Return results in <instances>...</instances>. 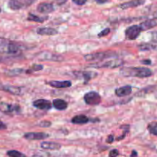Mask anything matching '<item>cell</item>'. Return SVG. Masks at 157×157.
Returning a JSON list of instances; mask_svg holds the SVG:
<instances>
[{"label":"cell","instance_id":"6da1fadb","mask_svg":"<svg viewBox=\"0 0 157 157\" xmlns=\"http://www.w3.org/2000/svg\"><path fill=\"white\" fill-rule=\"evenodd\" d=\"M121 75L124 77L146 78L153 75L152 70L146 67H123L120 71Z\"/></svg>","mask_w":157,"mask_h":157},{"label":"cell","instance_id":"7a4b0ae2","mask_svg":"<svg viewBox=\"0 0 157 157\" xmlns=\"http://www.w3.org/2000/svg\"><path fill=\"white\" fill-rule=\"evenodd\" d=\"M24 46L16 41L0 38V54L18 55L21 53Z\"/></svg>","mask_w":157,"mask_h":157},{"label":"cell","instance_id":"3957f363","mask_svg":"<svg viewBox=\"0 0 157 157\" xmlns=\"http://www.w3.org/2000/svg\"><path fill=\"white\" fill-rule=\"evenodd\" d=\"M117 58V55L115 52L112 51H106V52H99L95 53L87 54L84 55V58L87 61H101L103 60L109 59V58Z\"/></svg>","mask_w":157,"mask_h":157},{"label":"cell","instance_id":"277c9868","mask_svg":"<svg viewBox=\"0 0 157 157\" xmlns=\"http://www.w3.org/2000/svg\"><path fill=\"white\" fill-rule=\"evenodd\" d=\"M124 64V61L121 59H113L107 61L105 62L97 63V64H90L88 67H95V68H117V67H122Z\"/></svg>","mask_w":157,"mask_h":157},{"label":"cell","instance_id":"5b68a950","mask_svg":"<svg viewBox=\"0 0 157 157\" xmlns=\"http://www.w3.org/2000/svg\"><path fill=\"white\" fill-rule=\"evenodd\" d=\"M84 101L86 104L90 106L99 105L101 102V96L97 91H89L84 95Z\"/></svg>","mask_w":157,"mask_h":157},{"label":"cell","instance_id":"8992f818","mask_svg":"<svg viewBox=\"0 0 157 157\" xmlns=\"http://www.w3.org/2000/svg\"><path fill=\"white\" fill-rule=\"evenodd\" d=\"M36 0H9L8 6L12 10H20L33 4Z\"/></svg>","mask_w":157,"mask_h":157},{"label":"cell","instance_id":"52a82bcc","mask_svg":"<svg viewBox=\"0 0 157 157\" xmlns=\"http://www.w3.org/2000/svg\"><path fill=\"white\" fill-rule=\"evenodd\" d=\"M21 108L18 104H12L6 102H0V111L8 115L19 113Z\"/></svg>","mask_w":157,"mask_h":157},{"label":"cell","instance_id":"ba28073f","mask_svg":"<svg viewBox=\"0 0 157 157\" xmlns=\"http://www.w3.org/2000/svg\"><path fill=\"white\" fill-rule=\"evenodd\" d=\"M141 30L139 25H133L127 28L125 30L126 38L128 40H136L140 35Z\"/></svg>","mask_w":157,"mask_h":157},{"label":"cell","instance_id":"9c48e42d","mask_svg":"<svg viewBox=\"0 0 157 157\" xmlns=\"http://www.w3.org/2000/svg\"><path fill=\"white\" fill-rule=\"evenodd\" d=\"M50 135L43 132H29L24 134L25 139L28 140H43L48 138Z\"/></svg>","mask_w":157,"mask_h":157},{"label":"cell","instance_id":"30bf717a","mask_svg":"<svg viewBox=\"0 0 157 157\" xmlns=\"http://www.w3.org/2000/svg\"><path fill=\"white\" fill-rule=\"evenodd\" d=\"M33 107L41 110H49L52 107V103L48 100L38 99L32 103Z\"/></svg>","mask_w":157,"mask_h":157},{"label":"cell","instance_id":"8fae6325","mask_svg":"<svg viewBox=\"0 0 157 157\" xmlns=\"http://www.w3.org/2000/svg\"><path fill=\"white\" fill-rule=\"evenodd\" d=\"M74 75L78 78H82L84 84H87L89 81L98 76V74L93 71H74Z\"/></svg>","mask_w":157,"mask_h":157},{"label":"cell","instance_id":"7c38bea8","mask_svg":"<svg viewBox=\"0 0 157 157\" xmlns=\"http://www.w3.org/2000/svg\"><path fill=\"white\" fill-rule=\"evenodd\" d=\"M0 90L7 92V93H9L13 95L21 94V88L20 87H18V86L0 84Z\"/></svg>","mask_w":157,"mask_h":157},{"label":"cell","instance_id":"4fadbf2b","mask_svg":"<svg viewBox=\"0 0 157 157\" xmlns=\"http://www.w3.org/2000/svg\"><path fill=\"white\" fill-rule=\"evenodd\" d=\"M38 58L40 59L51 61H61L64 60V58L61 55H58L57 54H52L50 52H43L41 55H38Z\"/></svg>","mask_w":157,"mask_h":157},{"label":"cell","instance_id":"5bb4252c","mask_svg":"<svg viewBox=\"0 0 157 157\" xmlns=\"http://www.w3.org/2000/svg\"><path fill=\"white\" fill-rule=\"evenodd\" d=\"M55 10L53 4L48 2H41L37 6V11L41 14H49Z\"/></svg>","mask_w":157,"mask_h":157},{"label":"cell","instance_id":"9a60e30c","mask_svg":"<svg viewBox=\"0 0 157 157\" xmlns=\"http://www.w3.org/2000/svg\"><path fill=\"white\" fill-rule=\"evenodd\" d=\"M47 84L54 88H67L72 85L71 81H50Z\"/></svg>","mask_w":157,"mask_h":157},{"label":"cell","instance_id":"2e32d148","mask_svg":"<svg viewBox=\"0 0 157 157\" xmlns=\"http://www.w3.org/2000/svg\"><path fill=\"white\" fill-rule=\"evenodd\" d=\"M132 93V87L130 85H125L115 89V94L119 98L129 96Z\"/></svg>","mask_w":157,"mask_h":157},{"label":"cell","instance_id":"e0dca14e","mask_svg":"<svg viewBox=\"0 0 157 157\" xmlns=\"http://www.w3.org/2000/svg\"><path fill=\"white\" fill-rule=\"evenodd\" d=\"M36 33L40 35H48V36H54L58 34V30L50 27L38 28L36 30Z\"/></svg>","mask_w":157,"mask_h":157},{"label":"cell","instance_id":"ac0fdd59","mask_svg":"<svg viewBox=\"0 0 157 157\" xmlns=\"http://www.w3.org/2000/svg\"><path fill=\"white\" fill-rule=\"evenodd\" d=\"M41 148L46 150H59L61 148V145L58 143L43 141L41 144Z\"/></svg>","mask_w":157,"mask_h":157},{"label":"cell","instance_id":"d6986e66","mask_svg":"<svg viewBox=\"0 0 157 157\" xmlns=\"http://www.w3.org/2000/svg\"><path fill=\"white\" fill-rule=\"evenodd\" d=\"M145 2L146 0H131V1H129L127 2L120 5V7L122 9H130V8L138 7V6L144 5Z\"/></svg>","mask_w":157,"mask_h":157},{"label":"cell","instance_id":"ffe728a7","mask_svg":"<svg viewBox=\"0 0 157 157\" xmlns=\"http://www.w3.org/2000/svg\"><path fill=\"white\" fill-rule=\"evenodd\" d=\"M52 107H54L58 110H64L68 107V104L64 100L57 98V99H54L52 101Z\"/></svg>","mask_w":157,"mask_h":157},{"label":"cell","instance_id":"44dd1931","mask_svg":"<svg viewBox=\"0 0 157 157\" xmlns=\"http://www.w3.org/2000/svg\"><path fill=\"white\" fill-rule=\"evenodd\" d=\"M142 31H147L156 27L157 25V21L156 19H148L143 21L139 25Z\"/></svg>","mask_w":157,"mask_h":157},{"label":"cell","instance_id":"7402d4cb","mask_svg":"<svg viewBox=\"0 0 157 157\" xmlns=\"http://www.w3.org/2000/svg\"><path fill=\"white\" fill-rule=\"evenodd\" d=\"M71 123L74 124H87L90 121V118L87 117V116L83 114L80 115H76L74 117H72L71 119Z\"/></svg>","mask_w":157,"mask_h":157},{"label":"cell","instance_id":"603a6c76","mask_svg":"<svg viewBox=\"0 0 157 157\" xmlns=\"http://www.w3.org/2000/svg\"><path fill=\"white\" fill-rule=\"evenodd\" d=\"M48 18V16H44V17H40L36 15H34L32 13H29V15H28V18L27 20L28 21H35V22H39V23H42L44 22V21Z\"/></svg>","mask_w":157,"mask_h":157},{"label":"cell","instance_id":"cb8c5ba5","mask_svg":"<svg viewBox=\"0 0 157 157\" xmlns=\"http://www.w3.org/2000/svg\"><path fill=\"white\" fill-rule=\"evenodd\" d=\"M138 48L140 51H154L157 50V44L152 43H142L138 45Z\"/></svg>","mask_w":157,"mask_h":157},{"label":"cell","instance_id":"d4e9b609","mask_svg":"<svg viewBox=\"0 0 157 157\" xmlns=\"http://www.w3.org/2000/svg\"><path fill=\"white\" fill-rule=\"evenodd\" d=\"M156 86H154V85L148 86V87H144V88H143L142 90H140V91H138L135 95L137 97H144L146 94H147L153 91V90L156 89Z\"/></svg>","mask_w":157,"mask_h":157},{"label":"cell","instance_id":"484cf974","mask_svg":"<svg viewBox=\"0 0 157 157\" xmlns=\"http://www.w3.org/2000/svg\"><path fill=\"white\" fill-rule=\"evenodd\" d=\"M25 70L23 68H14L11 69V70H8L6 71V75L9 77H15L18 76V75L23 74Z\"/></svg>","mask_w":157,"mask_h":157},{"label":"cell","instance_id":"4316f807","mask_svg":"<svg viewBox=\"0 0 157 157\" xmlns=\"http://www.w3.org/2000/svg\"><path fill=\"white\" fill-rule=\"evenodd\" d=\"M130 125H128V124H124V125H122L120 127V129H121V130H124V132H123V135L121 136H118V137L116 138V140L117 141H120V140H124V138L127 136V133H129V131H130Z\"/></svg>","mask_w":157,"mask_h":157},{"label":"cell","instance_id":"83f0119b","mask_svg":"<svg viewBox=\"0 0 157 157\" xmlns=\"http://www.w3.org/2000/svg\"><path fill=\"white\" fill-rule=\"evenodd\" d=\"M147 130L150 134L157 136V121H153L150 123L147 126Z\"/></svg>","mask_w":157,"mask_h":157},{"label":"cell","instance_id":"f1b7e54d","mask_svg":"<svg viewBox=\"0 0 157 157\" xmlns=\"http://www.w3.org/2000/svg\"><path fill=\"white\" fill-rule=\"evenodd\" d=\"M44 69V66L42 64H35L30 67V68L28 69V70L25 71L26 74H32V72L35 71H41Z\"/></svg>","mask_w":157,"mask_h":157},{"label":"cell","instance_id":"f546056e","mask_svg":"<svg viewBox=\"0 0 157 157\" xmlns=\"http://www.w3.org/2000/svg\"><path fill=\"white\" fill-rule=\"evenodd\" d=\"M6 154L9 157H26L24 153H21L19 151H17V150H9L6 153Z\"/></svg>","mask_w":157,"mask_h":157},{"label":"cell","instance_id":"4dcf8cb0","mask_svg":"<svg viewBox=\"0 0 157 157\" xmlns=\"http://www.w3.org/2000/svg\"><path fill=\"white\" fill-rule=\"evenodd\" d=\"M52 125V122L48 121H42L38 124V126L41 127H45V128H48V127H50Z\"/></svg>","mask_w":157,"mask_h":157},{"label":"cell","instance_id":"1f68e13d","mask_svg":"<svg viewBox=\"0 0 157 157\" xmlns=\"http://www.w3.org/2000/svg\"><path fill=\"white\" fill-rule=\"evenodd\" d=\"M110 32V29L109 28H107L105 29L104 30L101 31L99 34H98V37L99 38H101V37H104V36H107V35H109V33Z\"/></svg>","mask_w":157,"mask_h":157},{"label":"cell","instance_id":"d6a6232c","mask_svg":"<svg viewBox=\"0 0 157 157\" xmlns=\"http://www.w3.org/2000/svg\"><path fill=\"white\" fill-rule=\"evenodd\" d=\"M119 151L117 149H113V150H110V153H109V157H117L119 156Z\"/></svg>","mask_w":157,"mask_h":157},{"label":"cell","instance_id":"836d02e7","mask_svg":"<svg viewBox=\"0 0 157 157\" xmlns=\"http://www.w3.org/2000/svg\"><path fill=\"white\" fill-rule=\"evenodd\" d=\"M151 40L153 42L157 43V31H153L151 32Z\"/></svg>","mask_w":157,"mask_h":157},{"label":"cell","instance_id":"e575fe53","mask_svg":"<svg viewBox=\"0 0 157 157\" xmlns=\"http://www.w3.org/2000/svg\"><path fill=\"white\" fill-rule=\"evenodd\" d=\"M72 1L78 6H83L87 2V0H72Z\"/></svg>","mask_w":157,"mask_h":157},{"label":"cell","instance_id":"d590c367","mask_svg":"<svg viewBox=\"0 0 157 157\" xmlns=\"http://www.w3.org/2000/svg\"><path fill=\"white\" fill-rule=\"evenodd\" d=\"M140 63L143 64H145V65H150L152 64V61L150 59H144L141 60Z\"/></svg>","mask_w":157,"mask_h":157},{"label":"cell","instance_id":"8d00e7d4","mask_svg":"<svg viewBox=\"0 0 157 157\" xmlns=\"http://www.w3.org/2000/svg\"><path fill=\"white\" fill-rule=\"evenodd\" d=\"M114 136H113V135H109L108 137L107 138V140H106V142L107 143V144H112V143L114 141Z\"/></svg>","mask_w":157,"mask_h":157},{"label":"cell","instance_id":"74e56055","mask_svg":"<svg viewBox=\"0 0 157 157\" xmlns=\"http://www.w3.org/2000/svg\"><path fill=\"white\" fill-rule=\"evenodd\" d=\"M50 155L48 154V153H39L38 154H35L34 155L33 157H48Z\"/></svg>","mask_w":157,"mask_h":157},{"label":"cell","instance_id":"f35d334b","mask_svg":"<svg viewBox=\"0 0 157 157\" xmlns=\"http://www.w3.org/2000/svg\"><path fill=\"white\" fill-rule=\"evenodd\" d=\"M6 128H7L6 124H5L2 121H0V130H6Z\"/></svg>","mask_w":157,"mask_h":157},{"label":"cell","instance_id":"ab89813d","mask_svg":"<svg viewBox=\"0 0 157 157\" xmlns=\"http://www.w3.org/2000/svg\"><path fill=\"white\" fill-rule=\"evenodd\" d=\"M55 1H56V2L58 3V5H60V6H61V5L64 4L67 0H55Z\"/></svg>","mask_w":157,"mask_h":157},{"label":"cell","instance_id":"60d3db41","mask_svg":"<svg viewBox=\"0 0 157 157\" xmlns=\"http://www.w3.org/2000/svg\"><path fill=\"white\" fill-rule=\"evenodd\" d=\"M138 156V153L136 150H133L131 152V154H130V157H137Z\"/></svg>","mask_w":157,"mask_h":157},{"label":"cell","instance_id":"b9f144b4","mask_svg":"<svg viewBox=\"0 0 157 157\" xmlns=\"http://www.w3.org/2000/svg\"><path fill=\"white\" fill-rule=\"evenodd\" d=\"M95 1H96L98 3H99V4H103V3L107 2L108 0H95Z\"/></svg>","mask_w":157,"mask_h":157},{"label":"cell","instance_id":"7bdbcfd3","mask_svg":"<svg viewBox=\"0 0 157 157\" xmlns=\"http://www.w3.org/2000/svg\"><path fill=\"white\" fill-rule=\"evenodd\" d=\"M155 17H156V18H157V12H156V14H155Z\"/></svg>","mask_w":157,"mask_h":157},{"label":"cell","instance_id":"ee69618b","mask_svg":"<svg viewBox=\"0 0 157 157\" xmlns=\"http://www.w3.org/2000/svg\"><path fill=\"white\" fill-rule=\"evenodd\" d=\"M2 12V9H1V8H0V12Z\"/></svg>","mask_w":157,"mask_h":157}]
</instances>
